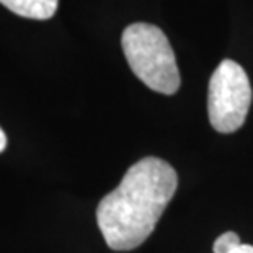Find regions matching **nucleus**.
I'll list each match as a JSON object with an SVG mask.
<instances>
[{"label":"nucleus","instance_id":"nucleus-1","mask_svg":"<svg viewBox=\"0 0 253 253\" xmlns=\"http://www.w3.org/2000/svg\"><path fill=\"white\" fill-rule=\"evenodd\" d=\"M176 186L175 169L162 159L145 157L129 167L116 190L96 208V222L106 245L116 252L142 245L175 196Z\"/></svg>","mask_w":253,"mask_h":253},{"label":"nucleus","instance_id":"nucleus-2","mask_svg":"<svg viewBox=\"0 0 253 253\" xmlns=\"http://www.w3.org/2000/svg\"><path fill=\"white\" fill-rule=\"evenodd\" d=\"M121 46L132 74L150 90L173 95L180 88V72L169 38L149 23H132L123 31Z\"/></svg>","mask_w":253,"mask_h":253},{"label":"nucleus","instance_id":"nucleus-3","mask_svg":"<svg viewBox=\"0 0 253 253\" xmlns=\"http://www.w3.org/2000/svg\"><path fill=\"white\" fill-rule=\"evenodd\" d=\"M252 105L249 75L235 61L225 59L209 80L208 113L217 132L230 134L244 126Z\"/></svg>","mask_w":253,"mask_h":253},{"label":"nucleus","instance_id":"nucleus-4","mask_svg":"<svg viewBox=\"0 0 253 253\" xmlns=\"http://www.w3.org/2000/svg\"><path fill=\"white\" fill-rule=\"evenodd\" d=\"M0 3L18 17L49 20L57 12L59 0H0Z\"/></svg>","mask_w":253,"mask_h":253},{"label":"nucleus","instance_id":"nucleus-5","mask_svg":"<svg viewBox=\"0 0 253 253\" xmlns=\"http://www.w3.org/2000/svg\"><path fill=\"white\" fill-rule=\"evenodd\" d=\"M240 237L235 232H224L219 235L212 245L214 253H232L237 247H240Z\"/></svg>","mask_w":253,"mask_h":253},{"label":"nucleus","instance_id":"nucleus-6","mask_svg":"<svg viewBox=\"0 0 253 253\" xmlns=\"http://www.w3.org/2000/svg\"><path fill=\"white\" fill-rule=\"evenodd\" d=\"M232 253H253V247L252 245H244V244H242L240 247H237V249Z\"/></svg>","mask_w":253,"mask_h":253},{"label":"nucleus","instance_id":"nucleus-7","mask_svg":"<svg viewBox=\"0 0 253 253\" xmlns=\"http://www.w3.org/2000/svg\"><path fill=\"white\" fill-rule=\"evenodd\" d=\"M5 147H7V136H5L3 129L0 127V152H3Z\"/></svg>","mask_w":253,"mask_h":253}]
</instances>
